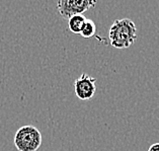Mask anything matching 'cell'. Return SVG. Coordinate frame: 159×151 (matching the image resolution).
<instances>
[{
    "mask_svg": "<svg viewBox=\"0 0 159 151\" xmlns=\"http://www.w3.org/2000/svg\"><path fill=\"white\" fill-rule=\"evenodd\" d=\"M108 40L111 47L128 49L137 41V28L129 18L116 19L108 30Z\"/></svg>",
    "mask_w": 159,
    "mask_h": 151,
    "instance_id": "obj_1",
    "label": "cell"
},
{
    "mask_svg": "<svg viewBox=\"0 0 159 151\" xmlns=\"http://www.w3.org/2000/svg\"><path fill=\"white\" fill-rule=\"evenodd\" d=\"M96 78L90 76L87 73H82L74 81L75 95L81 100H88L92 98L95 94Z\"/></svg>",
    "mask_w": 159,
    "mask_h": 151,
    "instance_id": "obj_4",
    "label": "cell"
},
{
    "mask_svg": "<svg viewBox=\"0 0 159 151\" xmlns=\"http://www.w3.org/2000/svg\"><path fill=\"white\" fill-rule=\"evenodd\" d=\"M40 130L32 125L20 127L14 135V146L18 151H37L42 145Z\"/></svg>",
    "mask_w": 159,
    "mask_h": 151,
    "instance_id": "obj_2",
    "label": "cell"
},
{
    "mask_svg": "<svg viewBox=\"0 0 159 151\" xmlns=\"http://www.w3.org/2000/svg\"><path fill=\"white\" fill-rule=\"evenodd\" d=\"M86 18L83 14H75L68 19V30L73 34H80Z\"/></svg>",
    "mask_w": 159,
    "mask_h": 151,
    "instance_id": "obj_5",
    "label": "cell"
},
{
    "mask_svg": "<svg viewBox=\"0 0 159 151\" xmlns=\"http://www.w3.org/2000/svg\"><path fill=\"white\" fill-rule=\"evenodd\" d=\"M96 3V0H57V9L61 16L68 21L73 15L83 14L93 8Z\"/></svg>",
    "mask_w": 159,
    "mask_h": 151,
    "instance_id": "obj_3",
    "label": "cell"
},
{
    "mask_svg": "<svg viewBox=\"0 0 159 151\" xmlns=\"http://www.w3.org/2000/svg\"><path fill=\"white\" fill-rule=\"evenodd\" d=\"M95 32H96V26H95L94 21H91V19L86 18V21H85L84 25L82 26V30H81L80 34L85 39H89L95 36Z\"/></svg>",
    "mask_w": 159,
    "mask_h": 151,
    "instance_id": "obj_6",
    "label": "cell"
},
{
    "mask_svg": "<svg viewBox=\"0 0 159 151\" xmlns=\"http://www.w3.org/2000/svg\"><path fill=\"white\" fill-rule=\"evenodd\" d=\"M148 151H159V143H154L150 147Z\"/></svg>",
    "mask_w": 159,
    "mask_h": 151,
    "instance_id": "obj_7",
    "label": "cell"
}]
</instances>
